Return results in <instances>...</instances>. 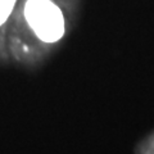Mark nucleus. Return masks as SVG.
<instances>
[{"label":"nucleus","instance_id":"nucleus-1","mask_svg":"<svg viewBox=\"0 0 154 154\" xmlns=\"http://www.w3.org/2000/svg\"><path fill=\"white\" fill-rule=\"evenodd\" d=\"M23 16L32 32L46 44H54L64 36V14L53 0H27Z\"/></svg>","mask_w":154,"mask_h":154},{"label":"nucleus","instance_id":"nucleus-2","mask_svg":"<svg viewBox=\"0 0 154 154\" xmlns=\"http://www.w3.org/2000/svg\"><path fill=\"white\" fill-rule=\"evenodd\" d=\"M16 3L17 0H0V26H3L11 17Z\"/></svg>","mask_w":154,"mask_h":154}]
</instances>
